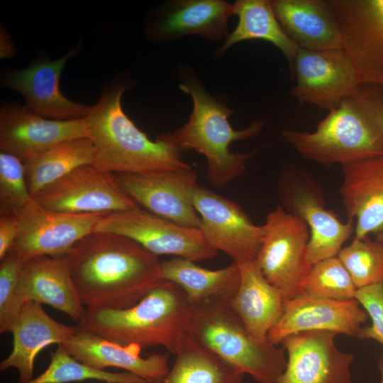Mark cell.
I'll return each instance as SVG.
<instances>
[{"mask_svg": "<svg viewBox=\"0 0 383 383\" xmlns=\"http://www.w3.org/2000/svg\"><path fill=\"white\" fill-rule=\"evenodd\" d=\"M232 5L233 14L238 17V25L215 55H222L233 45L241 41L259 39L276 46L292 67L299 47L282 28L270 1L238 0Z\"/></svg>", "mask_w": 383, "mask_h": 383, "instance_id": "obj_29", "label": "cell"}, {"mask_svg": "<svg viewBox=\"0 0 383 383\" xmlns=\"http://www.w3.org/2000/svg\"><path fill=\"white\" fill-rule=\"evenodd\" d=\"M192 199L201 218L199 229L213 248L238 265L255 260L264 238L263 226L255 225L238 204L199 184Z\"/></svg>", "mask_w": 383, "mask_h": 383, "instance_id": "obj_10", "label": "cell"}, {"mask_svg": "<svg viewBox=\"0 0 383 383\" xmlns=\"http://www.w3.org/2000/svg\"><path fill=\"white\" fill-rule=\"evenodd\" d=\"M94 231L123 235L157 256L174 255L196 262L218 254L199 228L178 225L140 206L103 214Z\"/></svg>", "mask_w": 383, "mask_h": 383, "instance_id": "obj_8", "label": "cell"}, {"mask_svg": "<svg viewBox=\"0 0 383 383\" xmlns=\"http://www.w3.org/2000/svg\"><path fill=\"white\" fill-rule=\"evenodd\" d=\"M179 89L192 98L193 110L182 128L166 135L179 150L192 149L204 155L207 180L216 187H225L245 172L248 160L256 152H233L231 143L256 136L264 122L255 121L243 129L235 130L228 121L233 111L209 94L196 78L185 77Z\"/></svg>", "mask_w": 383, "mask_h": 383, "instance_id": "obj_5", "label": "cell"}, {"mask_svg": "<svg viewBox=\"0 0 383 383\" xmlns=\"http://www.w3.org/2000/svg\"><path fill=\"white\" fill-rule=\"evenodd\" d=\"M378 367L380 372V383H383V356L379 360Z\"/></svg>", "mask_w": 383, "mask_h": 383, "instance_id": "obj_39", "label": "cell"}, {"mask_svg": "<svg viewBox=\"0 0 383 383\" xmlns=\"http://www.w3.org/2000/svg\"><path fill=\"white\" fill-rule=\"evenodd\" d=\"M75 332V327L53 319L41 304L27 301L23 304L12 326L13 348L0 362V370L15 368L18 372V383H28L33 379L34 361L38 354L51 344H63Z\"/></svg>", "mask_w": 383, "mask_h": 383, "instance_id": "obj_20", "label": "cell"}, {"mask_svg": "<svg viewBox=\"0 0 383 383\" xmlns=\"http://www.w3.org/2000/svg\"><path fill=\"white\" fill-rule=\"evenodd\" d=\"M337 335L313 331L284 338L287 364L277 383H352L354 356L337 348Z\"/></svg>", "mask_w": 383, "mask_h": 383, "instance_id": "obj_15", "label": "cell"}, {"mask_svg": "<svg viewBox=\"0 0 383 383\" xmlns=\"http://www.w3.org/2000/svg\"><path fill=\"white\" fill-rule=\"evenodd\" d=\"M262 226L264 238L255 262L284 300L292 299L304 292L312 267L307 254L309 227L280 206L267 214Z\"/></svg>", "mask_w": 383, "mask_h": 383, "instance_id": "obj_7", "label": "cell"}, {"mask_svg": "<svg viewBox=\"0 0 383 383\" xmlns=\"http://www.w3.org/2000/svg\"><path fill=\"white\" fill-rule=\"evenodd\" d=\"M33 199L46 209L70 213L106 214L139 206L121 189L113 173L94 165L77 167Z\"/></svg>", "mask_w": 383, "mask_h": 383, "instance_id": "obj_9", "label": "cell"}, {"mask_svg": "<svg viewBox=\"0 0 383 383\" xmlns=\"http://www.w3.org/2000/svg\"><path fill=\"white\" fill-rule=\"evenodd\" d=\"M240 283L229 301L250 334L266 342L283 313L284 298L265 279L255 260L239 264Z\"/></svg>", "mask_w": 383, "mask_h": 383, "instance_id": "obj_25", "label": "cell"}, {"mask_svg": "<svg viewBox=\"0 0 383 383\" xmlns=\"http://www.w3.org/2000/svg\"><path fill=\"white\" fill-rule=\"evenodd\" d=\"M114 174L121 189L140 208L178 225L199 228L201 218L192 199L197 174L192 167Z\"/></svg>", "mask_w": 383, "mask_h": 383, "instance_id": "obj_13", "label": "cell"}, {"mask_svg": "<svg viewBox=\"0 0 383 383\" xmlns=\"http://www.w3.org/2000/svg\"><path fill=\"white\" fill-rule=\"evenodd\" d=\"M1 58L11 57L16 52V48L9 35L1 27Z\"/></svg>", "mask_w": 383, "mask_h": 383, "instance_id": "obj_38", "label": "cell"}, {"mask_svg": "<svg viewBox=\"0 0 383 383\" xmlns=\"http://www.w3.org/2000/svg\"><path fill=\"white\" fill-rule=\"evenodd\" d=\"M340 189L349 220L356 219L355 237L383 231V155L342 165Z\"/></svg>", "mask_w": 383, "mask_h": 383, "instance_id": "obj_22", "label": "cell"}, {"mask_svg": "<svg viewBox=\"0 0 383 383\" xmlns=\"http://www.w3.org/2000/svg\"><path fill=\"white\" fill-rule=\"evenodd\" d=\"M186 333L258 383H277L285 369L284 350L255 339L228 301L192 304Z\"/></svg>", "mask_w": 383, "mask_h": 383, "instance_id": "obj_6", "label": "cell"}, {"mask_svg": "<svg viewBox=\"0 0 383 383\" xmlns=\"http://www.w3.org/2000/svg\"><path fill=\"white\" fill-rule=\"evenodd\" d=\"M65 256L87 309L131 307L165 280L157 255L115 233L93 231Z\"/></svg>", "mask_w": 383, "mask_h": 383, "instance_id": "obj_1", "label": "cell"}, {"mask_svg": "<svg viewBox=\"0 0 383 383\" xmlns=\"http://www.w3.org/2000/svg\"><path fill=\"white\" fill-rule=\"evenodd\" d=\"M32 201L23 162L0 151V214H17Z\"/></svg>", "mask_w": 383, "mask_h": 383, "instance_id": "obj_34", "label": "cell"}, {"mask_svg": "<svg viewBox=\"0 0 383 383\" xmlns=\"http://www.w3.org/2000/svg\"><path fill=\"white\" fill-rule=\"evenodd\" d=\"M233 5L221 0L174 1L152 26V37L171 40L198 35L210 40L228 35V21Z\"/></svg>", "mask_w": 383, "mask_h": 383, "instance_id": "obj_26", "label": "cell"}, {"mask_svg": "<svg viewBox=\"0 0 383 383\" xmlns=\"http://www.w3.org/2000/svg\"><path fill=\"white\" fill-rule=\"evenodd\" d=\"M88 137L86 117L70 121L48 119L26 105L8 104L0 112V150L23 162L57 144Z\"/></svg>", "mask_w": 383, "mask_h": 383, "instance_id": "obj_17", "label": "cell"}, {"mask_svg": "<svg viewBox=\"0 0 383 383\" xmlns=\"http://www.w3.org/2000/svg\"><path fill=\"white\" fill-rule=\"evenodd\" d=\"M62 345L76 360L97 370L117 367L135 374L148 382L169 370L167 354L155 353L144 358L137 344H121L95 333L76 330Z\"/></svg>", "mask_w": 383, "mask_h": 383, "instance_id": "obj_23", "label": "cell"}, {"mask_svg": "<svg viewBox=\"0 0 383 383\" xmlns=\"http://www.w3.org/2000/svg\"><path fill=\"white\" fill-rule=\"evenodd\" d=\"M23 304L33 301L48 304L78 323L86 308L82 305L66 256H40L24 261L18 287Z\"/></svg>", "mask_w": 383, "mask_h": 383, "instance_id": "obj_21", "label": "cell"}, {"mask_svg": "<svg viewBox=\"0 0 383 383\" xmlns=\"http://www.w3.org/2000/svg\"><path fill=\"white\" fill-rule=\"evenodd\" d=\"M20 231L17 214H0V260L9 251Z\"/></svg>", "mask_w": 383, "mask_h": 383, "instance_id": "obj_37", "label": "cell"}, {"mask_svg": "<svg viewBox=\"0 0 383 383\" xmlns=\"http://www.w3.org/2000/svg\"><path fill=\"white\" fill-rule=\"evenodd\" d=\"M270 3L282 28L299 48L343 49L341 30L329 1L272 0Z\"/></svg>", "mask_w": 383, "mask_h": 383, "instance_id": "obj_24", "label": "cell"}, {"mask_svg": "<svg viewBox=\"0 0 383 383\" xmlns=\"http://www.w3.org/2000/svg\"><path fill=\"white\" fill-rule=\"evenodd\" d=\"M357 289L350 274L335 256L312 265L304 292L321 298L349 300L355 299Z\"/></svg>", "mask_w": 383, "mask_h": 383, "instance_id": "obj_33", "label": "cell"}, {"mask_svg": "<svg viewBox=\"0 0 383 383\" xmlns=\"http://www.w3.org/2000/svg\"><path fill=\"white\" fill-rule=\"evenodd\" d=\"M282 135L303 157L324 165L383 155V84H360L315 131L284 130Z\"/></svg>", "mask_w": 383, "mask_h": 383, "instance_id": "obj_2", "label": "cell"}, {"mask_svg": "<svg viewBox=\"0 0 383 383\" xmlns=\"http://www.w3.org/2000/svg\"><path fill=\"white\" fill-rule=\"evenodd\" d=\"M99 380L107 383H148L141 377L129 372H111L89 367L72 357L62 345L50 354L47 369L28 383H70Z\"/></svg>", "mask_w": 383, "mask_h": 383, "instance_id": "obj_31", "label": "cell"}, {"mask_svg": "<svg viewBox=\"0 0 383 383\" xmlns=\"http://www.w3.org/2000/svg\"><path fill=\"white\" fill-rule=\"evenodd\" d=\"M279 194L289 212L299 216L309 227V262L313 265L337 256L353 231V221L341 222L334 213L325 209L321 198L306 186H293L282 179Z\"/></svg>", "mask_w": 383, "mask_h": 383, "instance_id": "obj_19", "label": "cell"}, {"mask_svg": "<svg viewBox=\"0 0 383 383\" xmlns=\"http://www.w3.org/2000/svg\"><path fill=\"white\" fill-rule=\"evenodd\" d=\"M79 48L80 44L57 60H38L25 69L8 72L3 77L4 86L19 92L26 106L44 118L59 121L85 118L91 106L70 100L59 85L67 61Z\"/></svg>", "mask_w": 383, "mask_h": 383, "instance_id": "obj_18", "label": "cell"}, {"mask_svg": "<svg viewBox=\"0 0 383 383\" xmlns=\"http://www.w3.org/2000/svg\"><path fill=\"white\" fill-rule=\"evenodd\" d=\"M355 299L372 321L371 326L361 328L357 338L374 340L383 345V282L358 288Z\"/></svg>", "mask_w": 383, "mask_h": 383, "instance_id": "obj_36", "label": "cell"}, {"mask_svg": "<svg viewBox=\"0 0 383 383\" xmlns=\"http://www.w3.org/2000/svg\"><path fill=\"white\" fill-rule=\"evenodd\" d=\"M361 83L383 84V0H330Z\"/></svg>", "mask_w": 383, "mask_h": 383, "instance_id": "obj_14", "label": "cell"}, {"mask_svg": "<svg viewBox=\"0 0 383 383\" xmlns=\"http://www.w3.org/2000/svg\"><path fill=\"white\" fill-rule=\"evenodd\" d=\"M367 317L355 299L335 300L303 292L284 300L282 316L269 331L267 340L277 345L291 335L313 331L357 337Z\"/></svg>", "mask_w": 383, "mask_h": 383, "instance_id": "obj_16", "label": "cell"}, {"mask_svg": "<svg viewBox=\"0 0 383 383\" xmlns=\"http://www.w3.org/2000/svg\"><path fill=\"white\" fill-rule=\"evenodd\" d=\"M291 70L296 84L290 94L301 104H311L328 111L362 84L343 49L299 48Z\"/></svg>", "mask_w": 383, "mask_h": 383, "instance_id": "obj_11", "label": "cell"}, {"mask_svg": "<svg viewBox=\"0 0 383 383\" xmlns=\"http://www.w3.org/2000/svg\"><path fill=\"white\" fill-rule=\"evenodd\" d=\"M377 240L383 242V231L377 235Z\"/></svg>", "mask_w": 383, "mask_h": 383, "instance_id": "obj_40", "label": "cell"}, {"mask_svg": "<svg viewBox=\"0 0 383 383\" xmlns=\"http://www.w3.org/2000/svg\"><path fill=\"white\" fill-rule=\"evenodd\" d=\"M129 83L118 78L106 85L86 116L88 137L95 147L93 165L113 174L191 167L182 160L180 150L173 145L166 133L152 140L124 113L121 98Z\"/></svg>", "mask_w": 383, "mask_h": 383, "instance_id": "obj_3", "label": "cell"}, {"mask_svg": "<svg viewBox=\"0 0 383 383\" xmlns=\"http://www.w3.org/2000/svg\"><path fill=\"white\" fill-rule=\"evenodd\" d=\"M95 147L89 137L70 139L23 162L30 193L40 190L82 165H93Z\"/></svg>", "mask_w": 383, "mask_h": 383, "instance_id": "obj_30", "label": "cell"}, {"mask_svg": "<svg viewBox=\"0 0 383 383\" xmlns=\"http://www.w3.org/2000/svg\"><path fill=\"white\" fill-rule=\"evenodd\" d=\"M192 304L177 284L164 280L126 309H86L77 331L143 348L163 346L174 353L186 333Z\"/></svg>", "mask_w": 383, "mask_h": 383, "instance_id": "obj_4", "label": "cell"}, {"mask_svg": "<svg viewBox=\"0 0 383 383\" xmlns=\"http://www.w3.org/2000/svg\"><path fill=\"white\" fill-rule=\"evenodd\" d=\"M165 280L179 286L192 304L211 300L230 301L240 283V268L236 263L209 270L192 260L174 257L161 262Z\"/></svg>", "mask_w": 383, "mask_h": 383, "instance_id": "obj_27", "label": "cell"}, {"mask_svg": "<svg viewBox=\"0 0 383 383\" xmlns=\"http://www.w3.org/2000/svg\"><path fill=\"white\" fill-rule=\"evenodd\" d=\"M337 257L350 274L357 287L383 282V242L370 238H355Z\"/></svg>", "mask_w": 383, "mask_h": 383, "instance_id": "obj_32", "label": "cell"}, {"mask_svg": "<svg viewBox=\"0 0 383 383\" xmlns=\"http://www.w3.org/2000/svg\"><path fill=\"white\" fill-rule=\"evenodd\" d=\"M167 372L148 383H242L243 374L185 333Z\"/></svg>", "mask_w": 383, "mask_h": 383, "instance_id": "obj_28", "label": "cell"}, {"mask_svg": "<svg viewBox=\"0 0 383 383\" xmlns=\"http://www.w3.org/2000/svg\"><path fill=\"white\" fill-rule=\"evenodd\" d=\"M17 215L20 231L9 252L26 261L67 255L79 240L94 231L103 214L53 211L33 199Z\"/></svg>", "mask_w": 383, "mask_h": 383, "instance_id": "obj_12", "label": "cell"}, {"mask_svg": "<svg viewBox=\"0 0 383 383\" xmlns=\"http://www.w3.org/2000/svg\"><path fill=\"white\" fill-rule=\"evenodd\" d=\"M0 333L11 332L22 304L18 287L24 261L9 252L0 260Z\"/></svg>", "mask_w": 383, "mask_h": 383, "instance_id": "obj_35", "label": "cell"}]
</instances>
